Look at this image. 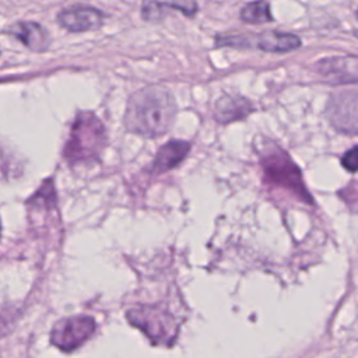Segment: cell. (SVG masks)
<instances>
[{
    "instance_id": "8fae6325",
    "label": "cell",
    "mask_w": 358,
    "mask_h": 358,
    "mask_svg": "<svg viewBox=\"0 0 358 358\" xmlns=\"http://www.w3.org/2000/svg\"><path fill=\"white\" fill-rule=\"evenodd\" d=\"M190 152V143L184 140H171L157 152L152 164L154 174H164L179 165Z\"/></svg>"
},
{
    "instance_id": "5b68a950",
    "label": "cell",
    "mask_w": 358,
    "mask_h": 358,
    "mask_svg": "<svg viewBox=\"0 0 358 358\" xmlns=\"http://www.w3.org/2000/svg\"><path fill=\"white\" fill-rule=\"evenodd\" d=\"M127 319L154 344H170L178 334L175 318L163 308L136 307L127 312Z\"/></svg>"
},
{
    "instance_id": "277c9868",
    "label": "cell",
    "mask_w": 358,
    "mask_h": 358,
    "mask_svg": "<svg viewBox=\"0 0 358 358\" xmlns=\"http://www.w3.org/2000/svg\"><path fill=\"white\" fill-rule=\"evenodd\" d=\"M217 46L231 48H255L266 53H287L301 48L303 41L298 35L280 31L265 33H240V34H222L216 37Z\"/></svg>"
},
{
    "instance_id": "52a82bcc",
    "label": "cell",
    "mask_w": 358,
    "mask_h": 358,
    "mask_svg": "<svg viewBox=\"0 0 358 358\" xmlns=\"http://www.w3.org/2000/svg\"><path fill=\"white\" fill-rule=\"evenodd\" d=\"M326 114L336 130L354 136L357 133V91L350 90L332 96Z\"/></svg>"
},
{
    "instance_id": "9c48e42d",
    "label": "cell",
    "mask_w": 358,
    "mask_h": 358,
    "mask_svg": "<svg viewBox=\"0 0 358 358\" xmlns=\"http://www.w3.org/2000/svg\"><path fill=\"white\" fill-rule=\"evenodd\" d=\"M358 60L355 56H334L316 64L318 73L332 84H355Z\"/></svg>"
},
{
    "instance_id": "7c38bea8",
    "label": "cell",
    "mask_w": 358,
    "mask_h": 358,
    "mask_svg": "<svg viewBox=\"0 0 358 358\" xmlns=\"http://www.w3.org/2000/svg\"><path fill=\"white\" fill-rule=\"evenodd\" d=\"M9 33L34 52H45L51 44L48 31L38 23L21 21L12 26Z\"/></svg>"
},
{
    "instance_id": "ba28073f",
    "label": "cell",
    "mask_w": 358,
    "mask_h": 358,
    "mask_svg": "<svg viewBox=\"0 0 358 358\" xmlns=\"http://www.w3.org/2000/svg\"><path fill=\"white\" fill-rule=\"evenodd\" d=\"M105 15L93 8L84 5H75L63 9L57 15V23L69 33H89L97 31L104 24Z\"/></svg>"
},
{
    "instance_id": "7a4b0ae2",
    "label": "cell",
    "mask_w": 358,
    "mask_h": 358,
    "mask_svg": "<svg viewBox=\"0 0 358 358\" xmlns=\"http://www.w3.org/2000/svg\"><path fill=\"white\" fill-rule=\"evenodd\" d=\"M107 145V130L91 111H82L71 125L63 157L69 164L97 161Z\"/></svg>"
},
{
    "instance_id": "30bf717a",
    "label": "cell",
    "mask_w": 358,
    "mask_h": 358,
    "mask_svg": "<svg viewBox=\"0 0 358 358\" xmlns=\"http://www.w3.org/2000/svg\"><path fill=\"white\" fill-rule=\"evenodd\" d=\"M253 111L255 107L248 98L241 96H223L214 105V118L217 122L227 125L247 118Z\"/></svg>"
},
{
    "instance_id": "8992f818",
    "label": "cell",
    "mask_w": 358,
    "mask_h": 358,
    "mask_svg": "<svg viewBox=\"0 0 358 358\" xmlns=\"http://www.w3.org/2000/svg\"><path fill=\"white\" fill-rule=\"evenodd\" d=\"M96 332V321L91 316H75L59 321L51 333V341L59 350L70 352L79 348Z\"/></svg>"
},
{
    "instance_id": "3957f363",
    "label": "cell",
    "mask_w": 358,
    "mask_h": 358,
    "mask_svg": "<svg viewBox=\"0 0 358 358\" xmlns=\"http://www.w3.org/2000/svg\"><path fill=\"white\" fill-rule=\"evenodd\" d=\"M262 167L267 184L287 189L301 202L312 204V199L304 185L300 168L287 153L271 141L267 143L262 153Z\"/></svg>"
},
{
    "instance_id": "4fadbf2b",
    "label": "cell",
    "mask_w": 358,
    "mask_h": 358,
    "mask_svg": "<svg viewBox=\"0 0 358 358\" xmlns=\"http://www.w3.org/2000/svg\"><path fill=\"white\" fill-rule=\"evenodd\" d=\"M240 19L247 24H265L273 21L270 3L267 0H255L247 3L240 13Z\"/></svg>"
},
{
    "instance_id": "5bb4252c",
    "label": "cell",
    "mask_w": 358,
    "mask_h": 358,
    "mask_svg": "<svg viewBox=\"0 0 358 358\" xmlns=\"http://www.w3.org/2000/svg\"><path fill=\"white\" fill-rule=\"evenodd\" d=\"M341 164L343 167L350 171V172H355L357 167H358V149L357 146L351 147L341 159Z\"/></svg>"
},
{
    "instance_id": "6da1fadb",
    "label": "cell",
    "mask_w": 358,
    "mask_h": 358,
    "mask_svg": "<svg viewBox=\"0 0 358 358\" xmlns=\"http://www.w3.org/2000/svg\"><path fill=\"white\" fill-rule=\"evenodd\" d=\"M177 112L175 98L168 89L147 86L130 96L125 126L129 132L140 136L160 137L171 129Z\"/></svg>"
}]
</instances>
